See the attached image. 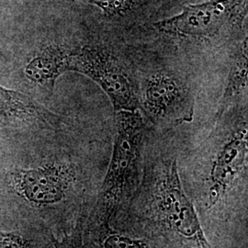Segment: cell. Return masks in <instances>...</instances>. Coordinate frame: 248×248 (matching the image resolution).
Here are the masks:
<instances>
[{"mask_svg": "<svg viewBox=\"0 0 248 248\" xmlns=\"http://www.w3.org/2000/svg\"><path fill=\"white\" fill-rule=\"evenodd\" d=\"M79 169L70 161L55 160L37 166H18L0 174V228L34 226L48 231L81 212Z\"/></svg>", "mask_w": 248, "mask_h": 248, "instance_id": "cell-1", "label": "cell"}, {"mask_svg": "<svg viewBox=\"0 0 248 248\" xmlns=\"http://www.w3.org/2000/svg\"><path fill=\"white\" fill-rule=\"evenodd\" d=\"M142 221L157 233L193 248H211L194 205L186 195L177 161L166 160L140 193Z\"/></svg>", "mask_w": 248, "mask_h": 248, "instance_id": "cell-2", "label": "cell"}, {"mask_svg": "<svg viewBox=\"0 0 248 248\" xmlns=\"http://www.w3.org/2000/svg\"><path fill=\"white\" fill-rule=\"evenodd\" d=\"M145 123L139 110L116 112L113 150L88 226L109 224L136 186Z\"/></svg>", "mask_w": 248, "mask_h": 248, "instance_id": "cell-3", "label": "cell"}, {"mask_svg": "<svg viewBox=\"0 0 248 248\" xmlns=\"http://www.w3.org/2000/svg\"><path fill=\"white\" fill-rule=\"evenodd\" d=\"M67 71L83 74L95 81L110 99L117 111H135L140 106L137 86L124 65L107 49L87 45L72 51Z\"/></svg>", "mask_w": 248, "mask_h": 248, "instance_id": "cell-4", "label": "cell"}, {"mask_svg": "<svg viewBox=\"0 0 248 248\" xmlns=\"http://www.w3.org/2000/svg\"><path fill=\"white\" fill-rule=\"evenodd\" d=\"M245 0H210L189 5L176 16L163 19L155 27L163 33L179 38H213L241 18Z\"/></svg>", "mask_w": 248, "mask_h": 248, "instance_id": "cell-5", "label": "cell"}, {"mask_svg": "<svg viewBox=\"0 0 248 248\" xmlns=\"http://www.w3.org/2000/svg\"><path fill=\"white\" fill-rule=\"evenodd\" d=\"M144 112L155 124H179L193 119V100L186 87L168 74H156L146 81L142 95Z\"/></svg>", "mask_w": 248, "mask_h": 248, "instance_id": "cell-6", "label": "cell"}, {"mask_svg": "<svg viewBox=\"0 0 248 248\" xmlns=\"http://www.w3.org/2000/svg\"><path fill=\"white\" fill-rule=\"evenodd\" d=\"M248 126L234 131L216 154L209 176L208 203L215 206L230 190L248 160Z\"/></svg>", "mask_w": 248, "mask_h": 248, "instance_id": "cell-7", "label": "cell"}, {"mask_svg": "<svg viewBox=\"0 0 248 248\" xmlns=\"http://www.w3.org/2000/svg\"><path fill=\"white\" fill-rule=\"evenodd\" d=\"M71 50L59 45H50L27 64L25 74L31 81L53 91L56 79L67 71Z\"/></svg>", "mask_w": 248, "mask_h": 248, "instance_id": "cell-8", "label": "cell"}, {"mask_svg": "<svg viewBox=\"0 0 248 248\" xmlns=\"http://www.w3.org/2000/svg\"><path fill=\"white\" fill-rule=\"evenodd\" d=\"M54 117L26 95L0 86V119L47 123Z\"/></svg>", "mask_w": 248, "mask_h": 248, "instance_id": "cell-9", "label": "cell"}, {"mask_svg": "<svg viewBox=\"0 0 248 248\" xmlns=\"http://www.w3.org/2000/svg\"><path fill=\"white\" fill-rule=\"evenodd\" d=\"M248 39L246 38L233 55L224 93L219 106L218 116L222 115L225 109L230 106L231 103L243 93L248 86Z\"/></svg>", "mask_w": 248, "mask_h": 248, "instance_id": "cell-10", "label": "cell"}, {"mask_svg": "<svg viewBox=\"0 0 248 248\" xmlns=\"http://www.w3.org/2000/svg\"><path fill=\"white\" fill-rule=\"evenodd\" d=\"M0 248H54L52 232L34 226L0 228Z\"/></svg>", "mask_w": 248, "mask_h": 248, "instance_id": "cell-11", "label": "cell"}, {"mask_svg": "<svg viewBox=\"0 0 248 248\" xmlns=\"http://www.w3.org/2000/svg\"><path fill=\"white\" fill-rule=\"evenodd\" d=\"M88 232L91 235L93 247L96 248H152L149 244L142 239L117 232L109 227V224L88 226Z\"/></svg>", "mask_w": 248, "mask_h": 248, "instance_id": "cell-12", "label": "cell"}, {"mask_svg": "<svg viewBox=\"0 0 248 248\" xmlns=\"http://www.w3.org/2000/svg\"><path fill=\"white\" fill-rule=\"evenodd\" d=\"M84 217L85 209L70 230L64 232L61 236H55L52 233L54 248H85L83 228Z\"/></svg>", "mask_w": 248, "mask_h": 248, "instance_id": "cell-13", "label": "cell"}, {"mask_svg": "<svg viewBox=\"0 0 248 248\" xmlns=\"http://www.w3.org/2000/svg\"><path fill=\"white\" fill-rule=\"evenodd\" d=\"M101 9L108 16L123 15L131 9L134 0H80Z\"/></svg>", "mask_w": 248, "mask_h": 248, "instance_id": "cell-14", "label": "cell"}]
</instances>
